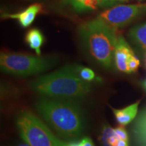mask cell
<instances>
[{
	"instance_id": "cell-14",
	"label": "cell",
	"mask_w": 146,
	"mask_h": 146,
	"mask_svg": "<svg viewBox=\"0 0 146 146\" xmlns=\"http://www.w3.org/2000/svg\"><path fill=\"white\" fill-rule=\"evenodd\" d=\"M74 65V68L79 77L82 78L83 81L87 82L93 81L96 79V74L91 69L81 66Z\"/></svg>"
},
{
	"instance_id": "cell-5",
	"label": "cell",
	"mask_w": 146,
	"mask_h": 146,
	"mask_svg": "<svg viewBox=\"0 0 146 146\" xmlns=\"http://www.w3.org/2000/svg\"><path fill=\"white\" fill-rule=\"evenodd\" d=\"M16 123L21 138L31 146H66L35 115L29 111L18 114Z\"/></svg>"
},
{
	"instance_id": "cell-19",
	"label": "cell",
	"mask_w": 146,
	"mask_h": 146,
	"mask_svg": "<svg viewBox=\"0 0 146 146\" xmlns=\"http://www.w3.org/2000/svg\"><path fill=\"white\" fill-rule=\"evenodd\" d=\"M29 1H35L36 3H52V0H26Z\"/></svg>"
},
{
	"instance_id": "cell-3",
	"label": "cell",
	"mask_w": 146,
	"mask_h": 146,
	"mask_svg": "<svg viewBox=\"0 0 146 146\" xmlns=\"http://www.w3.org/2000/svg\"><path fill=\"white\" fill-rule=\"evenodd\" d=\"M78 36L84 53L91 61L104 68H112L118 37L116 29L98 17L83 24Z\"/></svg>"
},
{
	"instance_id": "cell-8",
	"label": "cell",
	"mask_w": 146,
	"mask_h": 146,
	"mask_svg": "<svg viewBox=\"0 0 146 146\" xmlns=\"http://www.w3.org/2000/svg\"><path fill=\"white\" fill-rule=\"evenodd\" d=\"M43 10V6L40 3H35L22 12L14 14H3L2 17L4 18L16 19L21 27H28L31 25L36 16Z\"/></svg>"
},
{
	"instance_id": "cell-10",
	"label": "cell",
	"mask_w": 146,
	"mask_h": 146,
	"mask_svg": "<svg viewBox=\"0 0 146 146\" xmlns=\"http://www.w3.org/2000/svg\"><path fill=\"white\" fill-rule=\"evenodd\" d=\"M139 102L131 104L123 109L112 108L116 121L120 126H125L131 123L137 114Z\"/></svg>"
},
{
	"instance_id": "cell-11",
	"label": "cell",
	"mask_w": 146,
	"mask_h": 146,
	"mask_svg": "<svg viewBox=\"0 0 146 146\" xmlns=\"http://www.w3.org/2000/svg\"><path fill=\"white\" fill-rule=\"evenodd\" d=\"M25 41L31 48L35 51L37 56H41V48L45 41V37L37 29L29 30L25 36Z\"/></svg>"
},
{
	"instance_id": "cell-24",
	"label": "cell",
	"mask_w": 146,
	"mask_h": 146,
	"mask_svg": "<svg viewBox=\"0 0 146 146\" xmlns=\"http://www.w3.org/2000/svg\"><path fill=\"white\" fill-rule=\"evenodd\" d=\"M144 86H145V87L146 88V80L145 81V82H144Z\"/></svg>"
},
{
	"instance_id": "cell-17",
	"label": "cell",
	"mask_w": 146,
	"mask_h": 146,
	"mask_svg": "<svg viewBox=\"0 0 146 146\" xmlns=\"http://www.w3.org/2000/svg\"><path fill=\"white\" fill-rule=\"evenodd\" d=\"M79 146H95L92 139L89 137H84L79 143Z\"/></svg>"
},
{
	"instance_id": "cell-22",
	"label": "cell",
	"mask_w": 146,
	"mask_h": 146,
	"mask_svg": "<svg viewBox=\"0 0 146 146\" xmlns=\"http://www.w3.org/2000/svg\"><path fill=\"white\" fill-rule=\"evenodd\" d=\"M16 146H31L30 145H29L28 143H26V142H21V143H18Z\"/></svg>"
},
{
	"instance_id": "cell-6",
	"label": "cell",
	"mask_w": 146,
	"mask_h": 146,
	"mask_svg": "<svg viewBox=\"0 0 146 146\" xmlns=\"http://www.w3.org/2000/svg\"><path fill=\"white\" fill-rule=\"evenodd\" d=\"M146 14V4L119 5L102 12L98 18L117 30Z\"/></svg>"
},
{
	"instance_id": "cell-7",
	"label": "cell",
	"mask_w": 146,
	"mask_h": 146,
	"mask_svg": "<svg viewBox=\"0 0 146 146\" xmlns=\"http://www.w3.org/2000/svg\"><path fill=\"white\" fill-rule=\"evenodd\" d=\"M133 54L134 53L132 49L128 45L123 36H118L114 52V62L118 70L122 72L130 73L128 62Z\"/></svg>"
},
{
	"instance_id": "cell-25",
	"label": "cell",
	"mask_w": 146,
	"mask_h": 146,
	"mask_svg": "<svg viewBox=\"0 0 146 146\" xmlns=\"http://www.w3.org/2000/svg\"><path fill=\"white\" fill-rule=\"evenodd\" d=\"M138 1H141V0H138Z\"/></svg>"
},
{
	"instance_id": "cell-13",
	"label": "cell",
	"mask_w": 146,
	"mask_h": 146,
	"mask_svg": "<svg viewBox=\"0 0 146 146\" xmlns=\"http://www.w3.org/2000/svg\"><path fill=\"white\" fill-rule=\"evenodd\" d=\"M129 35L133 41L146 50V23L135 27L130 31Z\"/></svg>"
},
{
	"instance_id": "cell-1",
	"label": "cell",
	"mask_w": 146,
	"mask_h": 146,
	"mask_svg": "<svg viewBox=\"0 0 146 146\" xmlns=\"http://www.w3.org/2000/svg\"><path fill=\"white\" fill-rule=\"evenodd\" d=\"M30 87L46 98L72 101L84 99L92 89L89 82L79 77L73 64L36 78L31 82Z\"/></svg>"
},
{
	"instance_id": "cell-20",
	"label": "cell",
	"mask_w": 146,
	"mask_h": 146,
	"mask_svg": "<svg viewBox=\"0 0 146 146\" xmlns=\"http://www.w3.org/2000/svg\"><path fill=\"white\" fill-rule=\"evenodd\" d=\"M117 146H129L128 145V142L124 141V140H120L118 142Z\"/></svg>"
},
{
	"instance_id": "cell-15",
	"label": "cell",
	"mask_w": 146,
	"mask_h": 146,
	"mask_svg": "<svg viewBox=\"0 0 146 146\" xmlns=\"http://www.w3.org/2000/svg\"><path fill=\"white\" fill-rule=\"evenodd\" d=\"M139 60L135 56V54L132 55L128 62V66L130 73L136 72L139 68Z\"/></svg>"
},
{
	"instance_id": "cell-16",
	"label": "cell",
	"mask_w": 146,
	"mask_h": 146,
	"mask_svg": "<svg viewBox=\"0 0 146 146\" xmlns=\"http://www.w3.org/2000/svg\"><path fill=\"white\" fill-rule=\"evenodd\" d=\"M114 131L115 135L117 136V137L120 140H124V141H129V137H128V134L127 131L123 126L116 127L114 129Z\"/></svg>"
},
{
	"instance_id": "cell-9",
	"label": "cell",
	"mask_w": 146,
	"mask_h": 146,
	"mask_svg": "<svg viewBox=\"0 0 146 146\" xmlns=\"http://www.w3.org/2000/svg\"><path fill=\"white\" fill-rule=\"evenodd\" d=\"M102 0H62V5H67L77 13L96 10L101 5Z\"/></svg>"
},
{
	"instance_id": "cell-4",
	"label": "cell",
	"mask_w": 146,
	"mask_h": 146,
	"mask_svg": "<svg viewBox=\"0 0 146 146\" xmlns=\"http://www.w3.org/2000/svg\"><path fill=\"white\" fill-rule=\"evenodd\" d=\"M57 63V58L51 56H33L10 52H1L0 56L1 71L18 77H26L45 72Z\"/></svg>"
},
{
	"instance_id": "cell-12",
	"label": "cell",
	"mask_w": 146,
	"mask_h": 146,
	"mask_svg": "<svg viewBox=\"0 0 146 146\" xmlns=\"http://www.w3.org/2000/svg\"><path fill=\"white\" fill-rule=\"evenodd\" d=\"M102 146H117L119 139L115 135L114 129L108 125L103 126L100 136Z\"/></svg>"
},
{
	"instance_id": "cell-2",
	"label": "cell",
	"mask_w": 146,
	"mask_h": 146,
	"mask_svg": "<svg viewBox=\"0 0 146 146\" xmlns=\"http://www.w3.org/2000/svg\"><path fill=\"white\" fill-rule=\"evenodd\" d=\"M36 109L61 137L74 140L83 133L84 117L76 101L42 98L36 102Z\"/></svg>"
},
{
	"instance_id": "cell-23",
	"label": "cell",
	"mask_w": 146,
	"mask_h": 146,
	"mask_svg": "<svg viewBox=\"0 0 146 146\" xmlns=\"http://www.w3.org/2000/svg\"><path fill=\"white\" fill-rule=\"evenodd\" d=\"M127 1V0H117V2L118 1Z\"/></svg>"
},
{
	"instance_id": "cell-18",
	"label": "cell",
	"mask_w": 146,
	"mask_h": 146,
	"mask_svg": "<svg viewBox=\"0 0 146 146\" xmlns=\"http://www.w3.org/2000/svg\"><path fill=\"white\" fill-rule=\"evenodd\" d=\"M116 3H117V0H102L100 6L104 7V8H108L116 4Z\"/></svg>"
},
{
	"instance_id": "cell-21",
	"label": "cell",
	"mask_w": 146,
	"mask_h": 146,
	"mask_svg": "<svg viewBox=\"0 0 146 146\" xmlns=\"http://www.w3.org/2000/svg\"><path fill=\"white\" fill-rule=\"evenodd\" d=\"M66 146H79V143H77V142H70L69 143H66Z\"/></svg>"
}]
</instances>
